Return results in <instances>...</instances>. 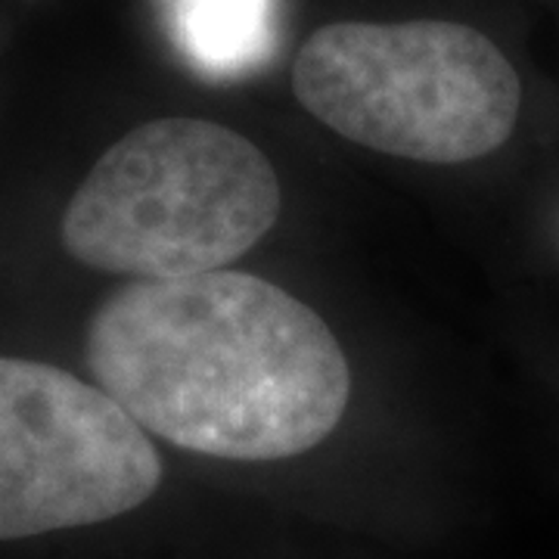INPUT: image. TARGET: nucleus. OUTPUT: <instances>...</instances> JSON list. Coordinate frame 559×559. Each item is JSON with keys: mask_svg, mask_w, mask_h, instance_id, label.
<instances>
[{"mask_svg": "<svg viewBox=\"0 0 559 559\" xmlns=\"http://www.w3.org/2000/svg\"><path fill=\"white\" fill-rule=\"evenodd\" d=\"M87 364L146 432L221 460L305 454L352 395L345 352L318 311L224 267L112 293L87 326Z\"/></svg>", "mask_w": 559, "mask_h": 559, "instance_id": "1", "label": "nucleus"}, {"mask_svg": "<svg viewBox=\"0 0 559 559\" xmlns=\"http://www.w3.org/2000/svg\"><path fill=\"white\" fill-rule=\"evenodd\" d=\"M277 215V171L252 140L175 116L103 153L66 205L62 246L103 274L193 277L246 255Z\"/></svg>", "mask_w": 559, "mask_h": 559, "instance_id": "2", "label": "nucleus"}, {"mask_svg": "<svg viewBox=\"0 0 559 559\" xmlns=\"http://www.w3.org/2000/svg\"><path fill=\"white\" fill-rule=\"evenodd\" d=\"M299 103L340 138L429 165L495 153L520 121L522 84L488 35L457 22H336L305 40Z\"/></svg>", "mask_w": 559, "mask_h": 559, "instance_id": "3", "label": "nucleus"}, {"mask_svg": "<svg viewBox=\"0 0 559 559\" xmlns=\"http://www.w3.org/2000/svg\"><path fill=\"white\" fill-rule=\"evenodd\" d=\"M159 481L156 444L106 389L0 358V540L119 520Z\"/></svg>", "mask_w": 559, "mask_h": 559, "instance_id": "4", "label": "nucleus"}, {"mask_svg": "<svg viewBox=\"0 0 559 559\" xmlns=\"http://www.w3.org/2000/svg\"><path fill=\"white\" fill-rule=\"evenodd\" d=\"M159 13L202 79H246L277 53L280 0H159Z\"/></svg>", "mask_w": 559, "mask_h": 559, "instance_id": "5", "label": "nucleus"}]
</instances>
